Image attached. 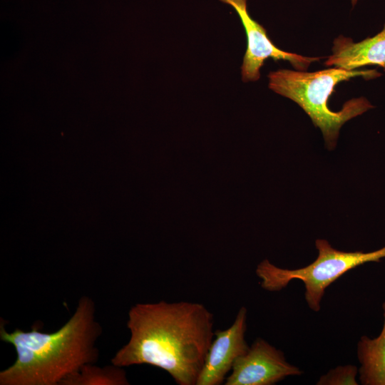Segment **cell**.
I'll return each mask as SVG.
<instances>
[{
    "label": "cell",
    "instance_id": "obj_5",
    "mask_svg": "<svg viewBox=\"0 0 385 385\" xmlns=\"http://www.w3.org/2000/svg\"><path fill=\"white\" fill-rule=\"evenodd\" d=\"M220 1L235 10L245 30L247 46L241 67L244 82L260 78V69L267 58H272L274 61H287L299 71L307 70L311 63L321 59L289 53L276 47L267 36L266 29L250 16L247 0Z\"/></svg>",
    "mask_w": 385,
    "mask_h": 385
},
{
    "label": "cell",
    "instance_id": "obj_10",
    "mask_svg": "<svg viewBox=\"0 0 385 385\" xmlns=\"http://www.w3.org/2000/svg\"><path fill=\"white\" fill-rule=\"evenodd\" d=\"M123 368L113 364L103 367L88 364L68 377L62 385H128L129 381Z\"/></svg>",
    "mask_w": 385,
    "mask_h": 385
},
{
    "label": "cell",
    "instance_id": "obj_1",
    "mask_svg": "<svg viewBox=\"0 0 385 385\" xmlns=\"http://www.w3.org/2000/svg\"><path fill=\"white\" fill-rule=\"evenodd\" d=\"M127 327L130 339L111 364L153 366L179 385H196L215 335L213 314L202 304L138 303L128 312Z\"/></svg>",
    "mask_w": 385,
    "mask_h": 385
},
{
    "label": "cell",
    "instance_id": "obj_6",
    "mask_svg": "<svg viewBox=\"0 0 385 385\" xmlns=\"http://www.w3.org/2000/svg\"><path fill=\"white\" fill-rule=\"evenodd\" d=\"M284 354L262 339H257L244 355L236 359L226 385H271L284 378L301 374Z\"/></svg>",
    "mask_w": 385,
    "mask_h": 385
},
{
    "label": "cell",
    "instance_id": "obj_12",
    "mask_svg": "<svg viewBox=\"0 0 385 385\" xmlns=\"http://www.w3.org/2000/svg\"><path fill=\"white\" fill-rule=\"evenodd\" d=\"M357 2V0H351V4L354 6Z\"/></svg>",
    "mask_w": 385,
    "mask_h": 385
},
{
    "label": "cell",
    "instance_id": "obj_9",
    "mask_svg": "<svg viewBox=\"0 0 385 385\" xmlns=\"http://www.w3.org/2000/svg\"><path fill=\"white\" fill-rule=\"evenodd\" d=\"M383 308L384 323L380 335L373 339L364 336L358 343L360 379L365 385H385V302Z\"/></svg>",
    "mask_w": 385,
    "mask_h": 385
},
{
    "label": "cell",
    "instance_id": "obj_3",
    "mask_svg": "<svg viewBox=\"0 0 385 385\" xmlns=\"http://www.w3.org/2000/svg\"><path fill=\"white\" fill-rule=\"evenodd\" d=\"M381 76L375 70H345L330 68L315 72L280 69L268 75L269 88L297 103L309 116L323 135L326 146L332 150L337 145L339 130L350 119L359 115L373 106L366 98L351 99L339 111H332L327 101L335 86L342 81L361 76L366 79Z\"/></svg>",
    "mask_w": 385,
    "mask_h": 385
},
{
    "label": "cell",
    "instance_id": "obj_11",
    "mask_svg": "<svg viewBox=\"0 0 385 385\" xmlns=\"http://www.w3.org/2000/svg\"><path fill=\"white\" fill-rule=\"evenodd\" d=\"M356 368L348 365L339 366L320 378L319 384H357L355 377Z\"/></svg>",
    "mask_w": 385,
    "mask_h": 385
},
{
    "label": "cell",
    "instance_id": "obj_4",
    "mask_svg": "<svg viewBox=\"0 0 385 385\" xmlns=\"http://www.w3.org/2000/svg\"><path fill=\"white\" fill-rule=\"evenodd\" d=\"M317 259L307 267L287 270L277 267L268 260L257 267L256 274L261 287L268 291H279L293 279L302 281L305 286V299L312 310L320 309V302L326 288L346 272L369 262H379L385 257V247L371 252H344L333 248L326 240L315 242Z\"/></svg>",
    "mask_w": 385,
    "mask_h": 385
},
{
    "label": "cell",
    "instance_id": "obj_2",
    "mask_svg": "<svg viewBox=\"0 0 385 385\" xmlns=\"http://www.w3.org/2000/svg\"><path fill=\"white\" fill-rule=\"evenodd\" d=\"M94 302L81 297L70 319L58 330L46 333L37 326L11 332L0 324V339L15 349L14 364L0 371V385H62L84 365L96 364L101 334Z\"/></svg>",
    "mask_w": 385,
    "mask_h": 385
},
{
    "label": "cell",
    "instance_id": "obj_7",
    "mask_svg": "<svg viewBox=\"0 0 385 385\" xmlns=\"http://www.w3.org/2000/svg\"><path fill=\"white\" fill-rule=\"evenodd\" d=\"M247 309L238 311L233 324L227 329L217 330L196 385H220L226 379L237 358L247 353L245 341Z\"/></svg>",
    "mask_w": 385,
    "mask_h": 385
},
{
    "label": "cell",
    "instance_id": "obj_8",
    "mask_svg": "<svg viewBox=\"0 0 385 385\" xmlns=\"http://www.w3.org/2000/svg\"><path fill=\"white\" fill-rule=\"evenodd\" d=\"M324 65L345 70L376 65L382 67L385 71V24L379 34L357 43L343 36L336 38L332 54Z\"/></svg>",
    "mask_w": 385,
    "mask_h": 385
}]
</instances>
